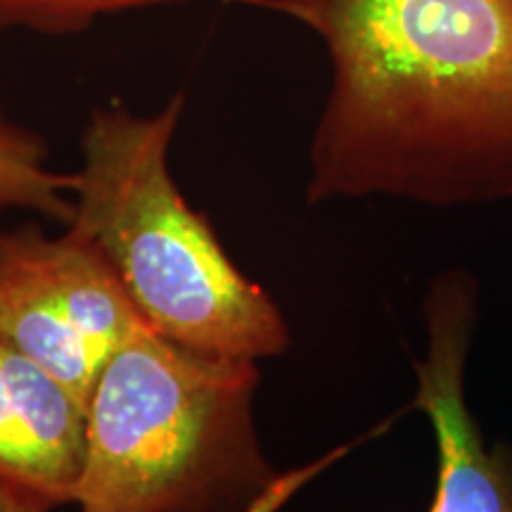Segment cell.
Listing matches in <instances>:
<instances>
[{
  "label": "cell",
  "mask_w": 512,
  "mask_h": 512,
  "mask_svg": "<svg viewBox=\"0 0 512 512\" xmlns=\"http://www.w3.org/2000/svg\"><path fill=\"white\" fill-rule=\"evenodd\" d=\"M254 361L140 328L88 401L81 512H252L278 489L254 427Z\"/></svg>",
  "instance_id": "3"
},
{
  "label": "cell",
  "mask_w": 512,
  "mask_h": 512,
  "mask_svg": "<svg viewBox=\"0 0 512 512\" xmlns=\"http://www.w3.org/2000/svg\"><path fill=\"white\" fill-rule=\"evenodd\" d=\"M0 512H50L46 503L0 479Z\"/></svg>",
  "instance_id": "9"
},
{
  "label": "cell",
  "mask_w": 512,
  "mask_h": 512,
  "mask_svg": "<svg viewBox=\"0 0 512 512\" xmlns=\"http://www.w3.org/2000/svg\"><path fill=\"white\" fill-rule=\"evenodd\" d=\"M91 240L67 226L0 230V339L22 351L88 408L102 370L145 328Z\"/></svg>",
  "instance_id": "4"
},
{
  "label": "cell",
  "mask_w": 512,
  "mask_h": 512,
  "mask_svg": "<svg viewBox=\"0 0 512 512\" xmlns=\"http://www.w3.org/2000/svg\"><path fill=\"white\" fill-rule=\"evenodd\" d=\"M318 36L330 91L306 202L512 197V0H264Z\"/></svg>",
  "instance_id": "1"
},
{
  "label": "cell",
  "mask_w": 512,
  "mask_h": 512,
  "mask_svg": "<svg viewBox=\"0 0 512 512\" xmlns=\"http://www.w3.org/2000/svg\"><path fill=\"white\" fill-rule=\"evenodd\" d=\"M88 408L0 339V479L50 510L74 503L86 460Z\"/></svg>",
  "instance_id": "6"
},
{
  "label": "cell",
  "mask_w": 512,
  "mask_h": 512,
  "mask_svg": "<svg viewBox=\"0 0 512 512\" xmlns=\"http://www.w3.org/2000/svg\"><path fill=\"white\" fill-rule=\"evenodd\" d=\"M72 209L74 174L57 171L46 140L0 105V219L29 211L67 226Z\"/></svg>",
  "instance_id": "7"
},
{
  "label": "cell",
  "mask_w": 512,
  "mask_h": 512,
  "mask_svg": "<svg viewBox=\"0 0 512 512\" xmlns=\"http://www.w3.org/2000/svg\"><path fill=\"white\" fill-rule=\"evenodd\" d=\"M477 280L465 268L434 278L425 297L427 356L415 363V406L437 444L427 512H512V446L486 444L465 401V363L477 323Z\"/></svg>",
  "instance_id": "5"
},
{
  "label": "cell",
  "mask_w": 512,
  "mask_h": 512,
  "mask_svg": "<svg viewBox=\"0 0 512 512\" xmlns=\"http://www.w3.org/2000/svg\"><path fill=\"white\" fill-rule=\"evenodd\" d=\"M183 107L178 93L152 114L121 102L93 110L67 226L98 247L147 328L204 354L283 356L292 335L280 306L233 264L171 174Z\"/></svg>",
  "instance_id": "2"
},
{
  "label": "cell",
  "mask_w": 512,
  "mask_h": 512,
  "mask_svg": "<svg viewBox=\"0 0 512 512\" xmlns=\"http://www.w3.org/2000/svg\"><path fill=\"white\" fill-rule=\"evenodd\" d=\"M183 3L197 0H0V31L22 29L41 36H72L105 17Z\"/></svg>",
  "instance_id": "8"
}]
</instances>
